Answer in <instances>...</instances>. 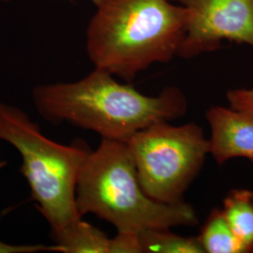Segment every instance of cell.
<instances>
[{
	"mask_svg": "<svg viewBox=\"0 0 253 253\" xmlns=\"http://www.w3.org/2000/svg\"><path fill=\"white\" fill-rule=\"evenodd\" d=\"M32 99L40 116L49 123L66 122L95 131L101 139L122 142L154 123L183 117L189 107L176 86L150 97L98 68L79 81L38 85Z\"/></svg>",
	"mask_w": 253,
	"mask_h": 253,
	"instance_id": "1",
	"label": "cell"
},
{
	"mask_svg": "<svg viewBox=\"0 0 253 253\" xmlns=\"http://www.w3.org/2000/svg\"><path fill=\"white\" fill-rule=\"evenodd\" d=\"M189 11L171 0H101L86 32L95 68L130 83L155 63L177 55Z\"/></svg>",
	"mask_w": 253,
	"mask_h": 253,
	"instance_id": "2",
	"label": "cell"
},
{
	"mask_svg": "<svg viewBox=\"0 0 253 253\" xmlns=\"http://www.w3.org/2000/svg\"><path fill=\"white\" fill-rule=\"evenodd\" d=\"M76 205L82 216L94 214L123 233L199 224L190 204H164L145 193L122 141L101 139L87 155L78 177Z\"/></svg>",
	"mask_w": 253,
	"mask_h": 253,
	"instance_id": "3",
	"label": "cell"
},
{
	"mask_svg": "<svg viewBox=\"0 0 253 253\" xmlns=\"http://www.w3.org/2000/svg\"><path fill=\"white\" fill-rule=\"evenodd\" d=\"M0 141L20 154V172L30 189V200L48 221L52 235L82 218L76 187L88 148L82 143L61 145L42 134L23 110L0 101Z\"/></svg>",
	"mask_w": 253,
	"mask_h": 253,
	"instance_id": "4",
	"label": "cell"
},
{
	"mask_svg": "<svg viewBox=\"0 0 253 253\" xmlns=\"http://www.w3.org/2000/svg\"><path fill=\"white\" fill-rule=\"evenodd\" d=\"M126 144L145 193L170 205L184 201L210 154L209 139L195 123L157 122L137 131Z\"/></svg>",
	"mask_w": 253,
	"mask_h": 253,
	"instance_id": "5",
	"label": "cell"
},
{
	"mask_svg": "<svg viewBox=\"0 0 253 253\" xmlns=\"http://www.w3.org/2000/svg\"><path fill=\"white\" fill-rule=\"evenodd\" d=\"M189 11L186 35L177 52L193 58L214 52L223 41L253 49V0H172Z\"/></svg>",
	"mask_w": 253,
	"mask_h": 253,
	"instance_id": "6",
	"label": "cell"
},
{
	"mask_svg": "<svg viewBox=\"0 0 253 253\" xmlns=\"http://www.w3.org/2000/svg\"><path fill=\"white\" fill-rule=\"evenodd\" d=\"M206 118L210 126V154L221 165L242 158L253 164V116L232 107L212 106Z\"/></svg>",
	"mask_w": 253,
	"mask_h": 253,
	"instance_id": "7",
	"label": "cell"
},
{
	"mask_svg": "<svg viewBox=\"0 0 253 253\" xmlns=\"http://www.w3.org/2000/svg\"><path fill=\"white\" fill-rule=\"evenodd\" d=\"M60 253H109L108 235L82 218L52 235Z\"/></svg>",
	"mask_w": 253,
	"mask_h": 253,
	"instance_id": "8",
	"label": "cell"
},
{
	"mask_svg": "<svg viewBox=\"0 0 253 253\" xmlns=\"http://www.w3.org/2000/svg\"><path fill=\"white\" fill-rule=\"evenodd\" d=\"M224 217L247 253L253 251V191L234 189L228 192L221 208Z\"/></svg>",
	"mask_w": 253,
	"mask_h": 253,
	"instance_id": "9",
	"label": "cell"
},
{
	"mask_svg": "<svg viewBox=\"0 0 253 253\" xmlns=\"http://www.w3.org/2000/svg\"><path fill=\"white\" fill-rule=\"evenodd\" d=\"M205 253H247L220 208H214L198 236Z\"/></svg>",
	"mask_w": 253,
	"mask_h": 253,
	"instance_id": "10",
	"label": "cell"
},
{
	"mask_svg": "<svg viewBox=\"0 0 253 253\" xmlns=\"http://www.w3.org/2000/svg\"><path fill=\"white\" fill-rule=\"evenodd\" d=\"M140 239L144 253H205L198 236H181L170 229L146 230Z\"/></svg>",
	"mask_w": 253,
	"mask_h": 253,
	"instance_id": "11",
	"label": "cell"
},
{
	"mask_svg": "<svg viewBox=\"0 0 253 253\" xmlns=\"http://www.w3.org/2000/svg\"><path fill=\"white\" fill-rule=\"evenodd\" d=\"M109 253H144L140 235L118 232L110 240Z\"/></svg>",
	"mask_w": 253,
	"mask_h": 253,
	"instance_id": "12",
	"label": "cell"
},
{
	"mask_svg": "<svg viewBox=\"0 0 253 253\" xmlns=\"http://www.w3.org/2000/svg\"><path fill=\"white\" fill-rule=\"evenodd\" d=\"M226 98L230 107L253 116V88L231 89Z\"/></svg>",
	"mask_w": 253,
	"mask_h": 253,
	"instance_id": "13",
	"label": "cell"
},
{
	"mask_svg": "<svg viewBox=\"0 0 253 253\" xmlns=\"http://www.w3.org/2000/svg\"><path fill=\"white\" fill-rule=\"evenodd\" d=\"M2 215H0V221ZM42 252L60 253L57 245L45 246V245H13L6 243L0 239V253H36Z\"/></svg>",
	"mask_w": 253,
	"mask_h": 253,
	"instance_id": "14",
	"label": "cell"
},
{
	"mask_svg": "<svg viewBox=\"0 0 253 253\" xmlns=\"http://www.w3.org/2000/svg\"><path fill=\"white\" fill-rule=\"evenodd\" d=\"M91 1H92V2H93V3H94L96 6H97V5L100 3L101 0H91Z\"/></svg>",
	"mask_w": 253,
	"mask_h": 253,
	"instance_id": "15",
	"label": "cell"
},
{
	"mask_svg": "<svg viewBox=\"0 0 253 253\" xmlns=\"http://www.w3.org/2000/svg\"></svg>",
	"mask_w": 253,
	"mask_h": 253,
	"instance_id": "16",
	"label": "cell"
}]
</instances>
